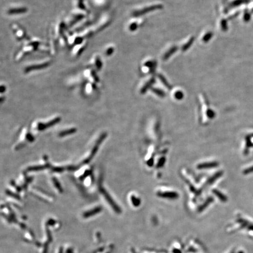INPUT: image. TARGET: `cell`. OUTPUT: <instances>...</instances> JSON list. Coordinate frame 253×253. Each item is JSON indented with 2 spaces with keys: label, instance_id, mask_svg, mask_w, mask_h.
<instances>
[{
  "label": "cell",
  "instance_id": "6da1fadb",
  "mask_svg": "<svg viewBox=\"0 0 253 253\" xmlns=\"http://www.w3.org/2000/svg\"><path fill=\"white\" fill-rule=\"evenodd\" d=\"M50 63V60L49 59H45L43 60H40L38 61L37 63L35 62V63H32L30 64H27L25 68H24V70L26 72H29L30 71H32V70L34 69H38L40 68H43L47 66Z\"/></svg>",
  "mask_w": 253,
  "mask_h": 253
},
{
  "label": "cell",
  "instance_id": "7a4b0ae2",
  "mask_svg": "<svg viewBox=\"0 0 253 253\" xmlns=\"http://www.w3.org/2000/svg\"><path fill=\"white\" fill-rule=\"evenodd\" d=\"M27 11V8L22 5H12L9 6L7 9V12L9 14H15V13H24Z\"/></svg>",
  "mask_w": 253,
  "mask_h": 253
},
{
  "label": "cell",
  "instance_id": "3957f363",
  "mask_svg": "<svg viewBox=\"0 0 253 253\" xmlns=\"http://www.w3.org/2000/svg\"><path fill=\"white\" fill-rule=\"evenodd\" d=\"M94 69H88L84 71V74L85 75L86 77L90 81V82L95 83L98 81V78L95 74V73L94 71Z\"/></svg>",
  "mask_w": 253,
  "mask_h": 253
},
{
  "label": "cell",
  "instance_id": "277c9868",
  "mask_svg": "<svg viewBox=\"0 0 253 253\" xmlns=\"http://www.w3.org/2000/svg\"><path fill=\"white\" fill-rule=\"evenodd\" d=\"M87 46V41L82 42L80 43L77 44L72 50V55L74 57H76L79 56L85 49L86 47Z\"/></svg>",
  "mask_w": 253,
  "mask_h": 253
},
{
  "label": "cell",
  "instance_id": "5b68a950",
  "mask_svg": "<svg viewBox=\"0 0 253 253\" xmlns=\"http://www.w3.org/2000/svg\"><path fill=\"white\" fill-rule=\"evenodd\" d=\"M251 148H253V132L247 135L245 138L244 153H247Z\"/></svg>",
  "mask_w": 253,
  "mask_h": 253
},
{
  "label": "cell",
  "instance_id": "8992f818",
  "mask_svg": "<svg viewBox=\"0 0 253 253\" xmlns=\"http://www.w3.org/2000/svg\"><path fill=\"white\" fill-rule=\"evenodd\" d=\"M90 64L91 66L94 67V69L100 70L102 66V63L101 61V60L99 56L95 55L93 56V57L91 58L90 60Z\"/></svg>",
  "mask_w": 253,
  "mask_h": 253
},
{
  "label": "cell",
  "instance_id": "52a82bcc",
  "mask_svg": "<svg viewBox=\"0 0 253 253\" xmlns=\"http://www.w3.org/2000/svg\"><path fill=\"white\" fill-rule=\"evenodd\" d=\"M158 196L162 197H165V198H167V199H176L178 197V194L176 192H159L158 193Z\"/></svg>",
  "mask_w": 253,
  "mask_h": 253
},
{
  "label": "cell",
  "instance_id": "ba28073f",
  "mask_svg": "<svg viewBox=\"0 0 253 253\" xmlns=\"http://www.w3.org/2000/svg\"><path fill=\"white\" fill-rule=\"evenodd\" d=\"M218 165V163L216 162H205L203 163H200L197 166V167L200 169H207V168H211L216 167Z\"/></svg>",
  "mask_w": 253,
  "mask_h": 253
},
{
  "label": "cell",
  "instance_id": "9c48e42d",
  "mask_svg": "<svg viewBox=\"0 0 253 253\" xmlns=\"http://www.w3.org/2000/svg\"><path fill=\"white\" fill-rule=\"evenodd\" d=\"M108 16H102L98 22V24L96 26L97 29H102L103 28L105 27L108 22Z\"/></svg>",
  "mask_w": 253,
  "mask_h": 253
},
{
  "label": "cell",
  "instance_id": "30bf717a",
  "mask_svg": "<svg viewBox=\"0 0 253 253\" xmlns=\"http://www.w3.org/2000/svg\"><path fill=\"white\" fill-rule=\"evenodd\" d=\"M100 211H101V208L100 207H96L94 209L91 210V211H87V212L83 214V217H85V218L90 217H91V216H93V215H94V214L99 213Z\"/></svg>",
  "mask_w": 253,
  "mask_h": 253
},
{
  "label": "cell",
  "instance_id": "8fae6325",
  "mask_svg": "<svg viewBox=\"0 0 253 253\" xmlns=\"http://www.w3.org/2000/svg\"><path fill=\"white\" fill-rule=\"evenodd\" d=\"M15 35L17 37V38L20 39V38H22L23 37H24L25 31L22 28H16V29H15Z\"/></svg>",
  "mask_w": 253,
  "mask_h": 253
},
{
  "label": "cell",
  "instance_id": "7c38bea8",
  "mask_svg": "<svg viewBox=\"0 0 253 253\" xmlns=\"http://www.w3.org/2000/svg\"><path fill=\"white\" fill-rule=\"evenodd\" d=\"M243 174L244 175H249L253 173V163L246 167L242 171Z\"/></svg>",
  "mask_w": 253,
  "mask_h": 253
},
{
  "label": "cell",
  "instance_id": "4fadbf2b",
  "mask_svg": "<svg viewBox=\"0 0 253 253\" xmlns=\"http://www.w3.org/2000/svg\"><path fill=\"white\" fill-rule=\"evenodd\" d=\"M213 192H214V193L215 194H216L217 196V197L221 200H222V201H225L226 200V199H227V198H226V197H225V196H224V194H223L221 193H220V192H218V191H217V190H213Z\"/></svg>",
  "mask_w": 253,
  "mask_h": 253
},
{
  "label": "cell",
  "instance_id": "5bb4252c",
  "mask_svg": "<svg viewBox=\"0 0 253 253\" xmlns=\"http://www.w3.org/2000/svg\"><path fill=\"white\" fill-rule=\"evenodd\" d=\"M104 51H105V52H104L106 56L110 55V54H111L113 53V51H114V47L112 46H107L105 47Z\"/></svg>",
  "mask_w": 253,
  "mask_h": 253
},
{
  "label": "cell",
  "instance_id": "9a60e30c",
  "mask_svg": "<svg viewBox=\"0 0 253 253\" xmlns=\"http://www.w3.org/2000/svg\"><path fill=\"white\" fill-rule=\"evenodd\" d=\"M134 197H132V203L135 206H138L140 203V201L138 199H137L136 197H134V196H133Z\"/></svg>",
  "mask_w": 253,
  "mask_h": 253
}]
</instances>
